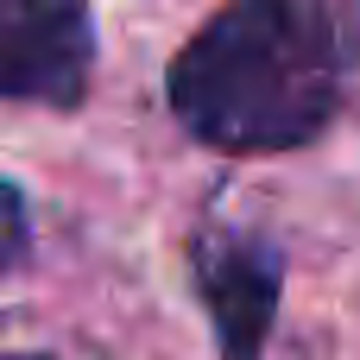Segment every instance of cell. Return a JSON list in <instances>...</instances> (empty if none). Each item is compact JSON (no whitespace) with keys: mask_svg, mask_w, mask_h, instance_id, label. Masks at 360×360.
<instances>
[{"mask_svg":"<svg viewBox=\"0 0 360 360\" xmlns=\"http://www.w3.org/2000/svg\"><path fill=\"white\" fill-rule=\"evenodd\" d=\"M354 63V0H228L177 51L171 108L221 152H291L335 120Z\"/></svg>","mask_w":360,"mask_h":360,"instance_id":"1","label":"cell"},{"mask_svg":"<svg viewBox=\"0 0 360 360\" xmlns=\"http://www.w3.org/2000/svg\"><path fill=\"white\" fill-rule=\"evenodd\" d=\"M95 25L82 0H0V95L70 108L89 89Z\"/></svg>","mask_w":360,"mask_h":360,"instance_id":"2","label":"cell"},{"mask_svg":"<svg viewBox=\"0 0 360 360\" xmlns=\"http://www.w3.org/2000/svg\"><path fill=\"white\" fill-rule=\"evenodd\" d=\"M196 285L209 297L221 360H259L278 310V253L247 234H209L196 240Z\"/></svg>","mask_w":360,"mask_h":360,"instance_id":"3","label":"cell"},{"mask_svg":"<svg viewBox=\"0 0 360 360\" xmlns=\"http://www.w3.org/2000/svg\"><path fill=\"white\" fill-rule=\"evenodd\" d=\"M25 253V209H19V190L0 177V272Z\"/></svg>","mask_w":360,"mask_h":360,"instance_id":"4","label":"cell"},{"mask_svg":"<svg viewBox=\"0 0 360 360\" xmlns=\"http://www.w3.org/2000/svg\"><path fill=\"white\" fill-rule=\"evenodd\" d=\"M6 360H38V354H6Z\"/></svg>","mask_w":360,"mask_h":360,"instance_id":"5","label":"cell"}]
</instances>
